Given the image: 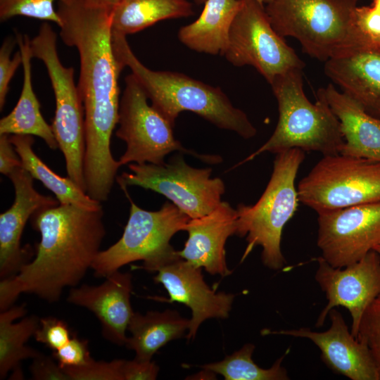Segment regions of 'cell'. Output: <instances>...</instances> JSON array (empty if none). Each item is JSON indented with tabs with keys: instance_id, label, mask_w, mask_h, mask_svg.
Returning <instances> with one entry per match:
<instances>
[{
	"instance_id": "obj_4",
	"label": "cell",
	"mask_w": 380,
	"mask_h": 380,
	"mask_svg": "<svg viewBox=\"0 0 380 380\" xmlns=\"http://www.w3.org/2000/svg\"><path fill=\"white\" fill-rule=\"evenodd\" d=\"M303 69L276 77L270 84L277 101L279 119L269 139L240 165L261 153H278L291 148L315 151L323 156L341 153L344 139L338 119L319 88L312 103L303 89Z\"/></svg>"
},
{
	"instance_id": "obj_15",
	"label": "cell",
	"mask_w": 380,
	"mask_h": 380,
	"mask_svg": "<svg viewBox=\"0 0 380 380\" xmlns=\"http://www.w3.org/2000/svg\"><path fill=\"white\" fill-rule=\"evenodd\" d=\"M11 181L15 198L12 205L0 215V277L17 275L33 255L31 247H22L20 240L29 219L37 211L58 205L59 202L38 192L34 178L23 167L13 170Z\"/></svg>"
},
{
	"instance_id": "obj_5",
	"label": "cell",
	"mask_w": 380,
	"mask_h": 380,
	"mask_svg": "<svg viewBox=\"0 0 380 380\" xmlns=\"http://www.w3.org/2000/svg\"><path fill=\"white\" fill-rule=\"evenodd\" d=\"M357 0H272L265 10L274 29L297 39L320 61L369 44L355 23Z\"/></svg>"
},
{
	"instance_id": "obj_23",
	"label": "cell",
	"mask_w": 380,
	"mask_h": 380,
	"mask_svg": "<svg viewBox=\"0 0 380 380\" xmlns=\"http://www.w3.org/2000/svg\"><path fill=\"white\" fill-rule=\"evenodd\" d=\"M241 5V0H206L199 17L179 28V40L197 52L224 56L230 27Z\"/></svg>"
},
{
	"instance_id": "obj_36",
	"label": "cell",
	"mask_w": 380,
	"mask_h": 380,
	"mask_svg": "<svg viewBox=\"0 0 380 380\" xmlns=\"http://www.w3.org/2000/svg\"><path fill=\"white\" fill-rule=\"evenodd\" d=\"M30 371L32 379L34 380H70L58 362L41 353L32 358Z\"/></svg>"
},
{
	"instance_id": "obj_39",
	"label": "cell",
	"mask_w": 380,
	"mask_h": 380,
	"mask_svg": "<svg viewBox=\"0 0 380 380\" xmlns=\"http://www.w3.org/2000/svg\"><path fill=\"white\" fill-rule=\"evenodd\" d=\"M96 4L113 8L120 0H90Z\"/></svg>"
},
{
	"instance_id": "obj_43",
	"label": "cell",
	"mask_w": 380,
	"mask_h": 380,
	"mask_svg": "<svg viewBox=\"0 0 380 380\" xmlns=\"http://www.w3.org/2000/svg\"><path fill=\"white\" fill-rule=\"evenodd\" d=\"M264 4H268L271 2L272 0H262Z\"/></svg>"
},
{
	"instance_id": "obj_21",
	"label": "cell",
	"mask_w": 380,
	"mask_h": 380,
	"mask_svg": "<svg viewBox=\"0 0 380 380\" xmlns=\"http://www.w3.org/2000/svg\"><path fill=\"white\" fill-rule=\"evenodd\" d=\"M338 119L344 144L341 154L380 161V120L369 115L334 84L321 88Z\"/></svg>"
},
{
	"instance_id": "obj_32",
	"label": "cell",
	"mask_w": 380,
	"mask_h": 380,
	"mask_svg": "<svg viewBox=\"0 0 380 380\" xmlns=\"http://www.w3.org/2000/svg\"><path fill=\"white\" fill-rule=\"evenodd\" d=\"M72 336L65 322L53 317L40 319L39 327L34 335L36 341L53 351L65 345Z\"/></svg>"
},
{
	"instance_id": "obj_33",
	"label": "cell",
	"mask_w": 380,
	"mask_h": 380,
	"mask_svg": "<svg viewBox=\"0 0 380 380\" xmlns=\"http://www.w3.org/2000/svg\"><path fill=\"white\" fill-rule=\"evenodd\" d=\"M17 43L16 38L6 37L0 48V110L1 111L5 105L6 96L9 90V84L19 65L23 64L21 53L18 51L13 58L11 53L15 44Z\"/></svg>"
},
{
	"instance_id": "obj_37",
	"label": "cell",
	"mask_w": 380,
	"mask_h": 380,
	"mask_svg": "<svg viewBox=\"0 0 380 380\" xmlns=\"http://www.w3.org/2000/svg\"><path fill=\"white\" fill-rule=\"evenodd\" d=\"M158 372L159 367L151 360H123L122 365V380H154Z\"/></svg>"
},
{
	"instance_id": "obj_12",
	"label": "cell",
	"mask_w": 380,
	"mask_h": 380,
	"mask_svg": "<svg viewBox=\"0 0 380 380\" xmlns=\"http://www.w3.org/2000/svg\"><path fill=\"white\" fill-rule=\"evenodd\" d=\"M224 56L234 66L255 68L270 84L276 77L305 65L274 29L264 4L258 0H241Z\"/></svg>"
},
{
	"instance_id": "obj_42",
	"label": "cell",
	"mask_w": 380,
	"mask_h": 380,
	"mask_svg": "<svg viewBox=\"0 0 380 380\" xmlns=\"http://www.w3.org/2000/svg\"><path fill=\"white\" fill-rule=\"evenodd\" d=\"M374 251H376L380 255V245L376 246Z\"/></svg>"
},
{
	"instance_id": "obj_1",
	"label": "cell",
	"mask_w": 380,
	"mask_h": 380,
	"mask_svg": "<svg viewBox=\"0 0 380 380\" xmlns=\"http://www.w3.org/2000/svg\"><path fill=\"white\" fill-rule=\"evenodd\" d=\"M109 7L90 0L57 2L61 37L79 53L80 73L77 85L84 108L86 192L96 198L109 196L121 166L110 148L118 122L122 72L114 55Z\"/></svg>"
},
{
	"instance_id": "obj_28",
	"label": "cell",
	"mask_w": 380,
	"mask_h": 380,
	"mask_svg": "<svg viewBox=\"0 0 380 380\" xmlns=\"http://www.w3.org/2000/svg\"><path fill=\"white\" fill-rule=\"evenodd\" d=\"M255 350L253 343H246L241 349L224 360L201 366L205 370L222 375L226 380H287L286 369L281 365L286 354L276 360L268 369L256 365L252 355Z\"/></svg>"
},
{
	"instance_id": "obj_35",
	"label": "cell",
	"mask_w": 380,
	"mask_h": 380,
	"mask_svg": "<svg viewBox=\"0 0 380 380\" xmlns=\"http://www.w3.org/2000/svg\"><path fill=\"white\" fill-rule=\"evenodd\" d=\"M355 23L357 29L369 44L377 45L380 42V13L375 7L357 6Z\"/></svg>"
},
{
	"instance_id": "obj_44",
	"label": "cell",
	"mask_w": 380,
	"mask_h": 380,
	"mask_svg": "<svg viewBox=\"0 0 380 380\" xmlns=\"http://www.w3.org/2000/svg\"><path fill=\"white\" fill-rule=\"evenodd\" d=\"M258 1L259 2H260L261 4H264V3H263V1H262V0H258Z\"/></svg>"
},
{
	"instance_id": "obj_17",
	"label": "cell",
	"mask_w": 380,
	"mask_h": 380,
	"mask_svg": "<svg viewBox=\"0 0 380 380\" xmlns=\"http://www.w3.org/2000/svg\"><path fill=\"white\" fill-rule=\"evenodd\" d=\"M201 269L179 258L161 267L154 277L168 293L167 303L178 302L191 310L188 341L194 339L200 325L210 318H227L231 310L235 295L216 293L205 282Z\"/></svg>"
},
{
	"instance_id": "obj_38",
	"label": "cell",
	"mask_w": 380,
	"mask_h": 380,
	"mask_svg": "<svg viewBox=\"0 0 380 380\" xmlns=\"http://www.w3.org/2000/svg\"><path fill=\"white\" fill-rule=\"evenodd\" d=\"M19 167H22L21 160L9 135H0V172L8 177Z\"/></svg>"
},
{
	"instance_id": "obj_29",
	"label": "cell",
	"mask_w": 380,
	"mask_h": 380,
	"mask_svg": "<svg viewBox=\"0 0 380 380\" xmlns=\"http://www.w3.org/2000/svg\"><path fill=\"white\" fill-rule=\"evenodd\" d=\"M63 0H0V20L20 15L53 22L59 27L61 21L54 3Z\"/></svg>"
},
{
	"instance_id": "obj_22",
	"label": "cell",
	"mask_w": 380,
	"mask_h": 380,
	"mask_svg": "<svg viewBox=\"0 0 380 380\" xmlns=\"http://www.w3.org/2000/svg\"><path fill=\"white\" fill-rule=\"evenodd\" d=\"M17 44L23 58V84L20 98L14 108L0 120V135L23 134L37 136L53 150L58 146L51 125L44 119L40 103L33 90L31 60L33 58L30 39L16 32Z\"/></svg>"
},
{
	"instance_id": "obj_16",
	"label": "cell",
	"mask_w": 380,
	"mask_h": 380,
	"mask_svg": "<svg viewBox=\"0 0 380 380\" xmlns=\"http://www.w3.org/2000/svg\"><path fill=\"white\" fill-rule=\"evenodd\" d=\"M328 315L331 324L324 331L301 327L264 331L263 334L308 338L318 347L322 361L334 372L351 380H379L377 368L368 348L349 331L341 313L334 308Z\"/></svg>"
},
{
	"instance_id": "obj_10",
	"label": "cell",
	"mask_w": 380,
	"mask_h": 380,
	"mask_svg": "<svg viewBox=\"0 0 380 380\" xmlns=\"http://www.w3.org/2000/svg\"><path fill=\"white\" fill-rule=\"evenodd\" d=\"M120 100L119 127L115 135L126 144L120 156L121 165L129 163H165V157L175 151L191 154L205 163H217L218 156L200 155L182 146L173 134V125L152 105L141 84L132 74L125 78Z\"/></svg>"
},
{
	"instance_id": "obj_34",
	"label": "cell",
	"mask_w": 380,
	"mask_h": 380,
	"mask_svg": "<svg viewBox=\"0 0 380 380\" xmlns=\"http://www.w3.org/2000/svg\"><path fill=\"white\" fill-rule=\"evenodd\" d=\"M88 344L87 340L81 339L72 334L65 345L53 352V357L62 368L84 365L93 359Z\"/></svg>"
},
{
	"instance_id": "obj_13",
	"label": "cell",
	"mask_w": 380,
	"mask_h": 380,
	"mask_svg": "<svg viewBox=\"0 0 380 380\" xmlns=\"http://www.w3.org/2000/svg\"><path fill=\"white\" fill-rule=\"evenodd\" d=\"M318 214L317 244L334 267H343L380 245V202Z\"/></svg>"
},
{
	"instance_id": "obj_19",
	"label": "cell",
	"mask_w": 380,
	"mask_h": 380,
	"mask_svg": "<svg viewBox=\"0 0 380 380\" xmlns=\"http://www.w3.org/2000/svg\"><path fill=\"white\" fill-rule=\"evenodd\" d=\"M236 209L222 201L209 214L189 220L185 229L188 239L178 255L211 274L228 276L231 271L226 263L224 245L230 236L236 235Z\"/></svg>"
},
{
	"instance_id": "obj_8",
	"label": "cell",
	"mask_w": 380,
	"mask_h": 380,
	"mask_svg": "<svg viewBox=\"0 0 380 380\" xmlns=\"http://www.w3.org/2000/svg\"><path fill=\"white\" fill-rule=\"evenodd\" d=\"M56 39V33L45 22L30 39V48L32 56L44 63L53 87L56 110L51 128L63 154L68 177L86 193L84 108L74 82V70L61 63Z\"/></svg>"
},
{
	"instance_id": "obj_45",
	"label": "cell",
	"mask_w": 380,
	"mask_h": 380,
	"mask_svg": "<svg viewBox=\"0 0 380 380\" xmlns=\"http://www.w3.org/2000/svg\"><path fill=\"white\" fill-rule=\"evenodd\" d=\"M376 46H378L380 47V42H379L377 45H376Z\"/></svg>"
},
{
	"instance_id": "obj_3",
	"label": "cell",
	"mask_w": 380,
	"mask_h": 380,
	"mask_svg": "<svg viewBox=\"0 0 380 380\" xmlns=\"http://www.w3.org/2000/svg\"><path fill=\"white\" fill-rule=\"evenodd\" d=\"M111 39L120 69L125 66L130 68L152 106L173 125L181 112L191 111L217 127L233 131L244 139L256 134L257 129L247 115L234 107L220 87L180 72L152 70L136 57L126 36L111 33Z\"/></svg>"
},
{
	"instance_id": "obj_7",
	"label": "cell",
	"mask_w": 380,
	"mask_h": 380,
	"mask_svg": "<svg viewBox=\"0 0 380 380\" xmlns=\"http://www.w3.org/2000/svg\"><path fill=\"white\" fill-rule=\"evenodd\" d=\"M122 190L130 203L129 217L120 239L96 257L91 269L97 277H106L130 262L141 260L150 272L181 258L171 246L172 237L185 231L190 217L174 203L165 202L156 211L141 209Z\"/></svg>"
},
{
	"instance_id": "obj_14",
	"label": "cell",
	"mask_w": 380,
	"mask_h": 380,
	"mask_svg": "<svg viewBox=\"0 0 380 380\" xmlns=\"http://www.w3.org/2000/svg\"><path fill=\"white\" fill-rule=\"evenodd\" d=\"M315 279L324 292L327 304L318 316L316 327L323 326L329 311L346 308L352 317L351 334L356 338L362 317L380 296V255L371 251L361 260L343 267H334L322 256Z\"/></svg>"
},
{
	"instance_id": "obj_20",
	"label": "cell",
	"mask_w": 380,
	"mask_h": 380,
	"mask_svg": "<svg viewBox=\"0 0 380 380\" xmlns=\"http://www.w3.org/2000/svg\"><path fill=\"white\" fill-rule=\"evenodd\" d=\"M324 72L341 91L380 120V47L360 46L324 62Z\"/></svg>"
},
{
	"instance_id": "obj_18",
	"label": "cell",
	"mask_w": 380,
	"mask_h": 380,
	"mask_svg": "<svg viewBox=\"0 0 380 380\" xmlns=\"http://www.w3.org/2000/svg\"><path fill=\"white\" fill-rule=\"evenodd\" d=\"M132 276L119 270L106 277L98 286L83 284L70 289L67 300L93 312L100 321L105 338L125 345L126 331L134 314L130 303Z\"/></svg>"
},
{
	"instance_id": "obj_40",
	"label": "cell",
	"mask_w": 380,
	"mask_h": 380,
	"mask_svg": "<svg viewBox=\"0 0 380 380\" xmlns=\"http://www.w3.org/2000/svg\"><path fill=\"white\" fill-rule=\"evenodd\" d=\"M372 6L375 7L380 13V0H373Z\"/></svg>"
},
{
	"instance_id": "obj_2",
	"label": "cell",
	"mask_w": 380,
	"mask_h": 380,
	"mask_svg": "<svg viewBox=\"0 0 380 380\" xmlns=\"http://www.w3.org/2000/svg\"><path fill=\"white\" fill-rule=\"evenodd\" d=\"M103 208L74 205L44 208L31 217L41 239L35 257L13 277L1 279L0 310L12 306L22 293L57 302L65 287H75L99 254L106 235Z\"/></svg>"
},
{
	"instance_id": "obj_9",
	"label": "cell",
	"mask_w": 380,
	"mask_h": 380,
	"mask_svg": "<svg viewBox=\"0 0 380 380\" xmlns=\"http://www.w3.org/2000/svg\"><path fill=\"white\" fill-rule=\"evenodd\" d=\"M300 203L317 213L380 202V161L324 156L298 182Z\"/></svg>"
},
{
	"instance_id": "obj_30",
	"label": "cell",
	"mask_w": 380,
	"mask_h": 380,
	"mask_svg": "<svg viewBox=\"0 0 380 380\" xmlns=\"http://www.w3.org/2000/svg\"><path fill=\"white\" fill-rule=\"evenodd\" d=\"M356 338L368 348L380 380V296L365 310Z\"/></svg>"
},
{
	"instance_id": "obj_11",
	"label": "cell",
	"mask_w": 380,
	"mask_h": 380,
	"mask_svg": "<svg viewBox=\"0 0 380 380\" xmlns=\"http://www.w3.org/2000/svg\"><path fill=\"white\" fill-rule=\"evenodd\" d=\"M130 172H123L116 182L121 188L138 186L159 193L190 219L203 217L213 211L222 202L223 181L211 178V168L189 165L180 155L168 163H129Z\"/></svg>"
},
{
	"instance_id": "obj_27",
	"label": "cell",
	"mask_w": 380,
	"mask_h": 380,
	"mask_svg": "<svg viewBox=\"0 0 380 380\" xmlns=\"http://www.w3.org/2000/svg\"><path fill=\"white\" fill-rule=\"evenodd\" d=\"M27 312L25 304L12 306L0 314V379H4L11 370L20 369V362L32 359L40 353L25 345L34 336L40 319L36 315L25 317L18 322L15 319Z\"/></svg>"
},
{
	"instance_id": "obj_24",
	"label": "cell",
	"mask_w": 380,
	"mask_h": 380,
	"mask_svg": "<svg viewBox=\"0 0 380 380\" xmlns=\"http://www.w3.org/2000/svg\"><path fill=\"white\" fill-rule=\"evenodd\" d=\"M189 324V319L176 310L148 311L145 315L136 312L129 323L131 336L125 346L135 352L136 359L149 361L163 346L182 337Z\"/></svg>"
},
{
	"instance_id": "obj_41",
	"label": "cell",
	"mask_w": 380,
	"mask_h": 380,
	"mask_svg": "<svg viewBox=\"0 0 380 380\" xmlns=\"http://www.w3.org/2000/svg\"><path fill=\"white\" fill-rule=\"evenodd\" d=\"M197 4H204L206 0H193Z\"/></svg>"
},
{
	"instance_id": "obj_26",
	"label": "cell",
	"mask_w": 380,
	"mask_h": 380,
	"mask_svg": "<svg viewBox=\"0 0 380 380\" xmlns=\"http://www.w3.org/2000/svg\"><path fill=\"white\" fill-rule=\"evenodd\" d=\"M9 137L20 156L22 167L50 190L59 204L91 210L102 208L100 202L90 198L70 177L60 176L39 158L33 150L32 136L13 134Z\"/></svg>"
},
{
	"instance_id": "obj_6",
	"label": "cell",
	"mask_w": 380,
	"mask_h": 380,
	"mask_svg": "<svg viewBox=\"0 0 380 380\" xmlns=\"http://www.w3.org/2000/svg\"><path fill=\"white\" fill-rule=\"evenodd\" d=\"M305 156V152L299 148L277 153L270 179L260 199L254 205H238L236 235L246 236L247 241L242 260L260 246L264 265L274 270L284 266L282 231L298 208L295 181Z\"/></svg>"
},
{
	"instance_id": "obj_31",
	"label": "cell",
	"mask_w": 380,
	"mask_h": 380,
	"mask_svg": "<svg viewBox=\"0 0 380 380\" xmlns=\"http://www.w3.org/2000/svg\"><path fill=\"white\" fill-rule=\"evenodd\" d=\"M122 362L123 360L106 362L92 359L84 365L63 369L70 380H122Z\"/></svg>"
},
{
	"instance_id": "obj_25",
	"label": "cell",
	"mask_w": 380,
	"mask_h": 380,
	"mask_svg": "<svg viewBox=\"0 0 380 380\" xmlns=\"http://www.w3.org/2000/svg\"><path fill=\"white\" fill-rule=\"evenodd\" d=\"M193 15L188 0H120L111 9V32L126 36L161 20Z\"/></svg>"
}]
</instances>
